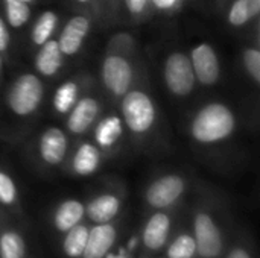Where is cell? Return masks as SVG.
I'll return each mask as SVG.
<instances>
[{"label": "cell", "mask_w": 260, "mask_h": 258, "mask_svg": "<svg viewBox=\"0 0 260 258\" xmlns=\"http://www.w3.org/2000/svg\"><path fill=\"white\" fill-rule=\"evenodd\" d=\"M235 129V116L222 103H210L198 111L192 123V135L201 143H216Z\"/></svg>", "instance_id": "6da1fadb"}, {"label": "cell", "mask_w": 260, "mask_h": 258, "mask_svg": "<svg viewBox=\"0 0 260 258\" xmlns=\"http://www.w3.org/2000/svg\"><path fill=\"white\" fill-rule=\"evenodd\" d=\"M43 97V84L34 75H23L20 76L11 91H9V106L17 116H29L32 114Z\"/></svg>", "instance_id": "7a4b0ae2"}, {"label": "cell", "mask_w": 260, "mask_h": 258, "mask_svg": "<svg viewBox=\"0 0 260 258\" xmlns=\"http://www.w3.org/2000/svg\"><path fill=\"white\" fill-rule=\"evenodd\" d=\"M122 113L128 128L134 132H146L155 119L154 103L143 91L126 93L122 102Z\"/></svg>", "instance_id": "3957f363"}, {"label": "cell", "mask_w": 260, "mask_h": 258, "mask_svg": "<svg viewBox=\"0 0 260 258\" xmlns=\"http://www.w3.org/2000/svg\"><path fill=\"white\" fill-rule=\"evenodd\" d=\"M165 81L168 88L177 96H186L193 90L195 73L190 59L184 53H172L166 59Z\"/></svg>", "instance_id": "277c9868"}, {"label": "cell", "mask_w": 260, "mask_h": 258, "mask_svg": "<svg viewBox=\"0 0 260 258\" xmlns=\"http://www.w3.org/2000/svg\"><path fill=\"white\" fill-rule=\"evenodd\" d=\"M195 245L197 252L203 258H216L222 252L221 233L213 219L206 213H198L195 217Z\"/></svg>", "instance_id": "5b68a950"}, {"label": "cell", "mask_w": 260, "mask_h": 258, "mask_svg": "<svg viewBox=\"0 0 260 258\" xmlns=\"http://www.w3.org/2000/svg\"><path fill=\"white\" fill-rule=\"evenodd\" d=\"M102 79L105 87L113 94H125L133 79V71L128 61L122 56H108L102 65Z\"/></svg>", "instance_id": "8992f818"}, {"label": "cell", "mask_w": 260, "mask_h": 258, "mask_svg": "<svg viewBox=\"0 0 260 258\" xmlns=\"http://www.w3.org/2000/svg\"><path fill=\"white\" fill-rule=\"evenodd\" d=\"M184 192V181L177 175H168L157 179L146 192L149 205L155 208H165L174 204Z\"/></svg>", "instance_id": "52a82bcc"}, {"label": "cell", "mask_w": 260, "mask_h": 258, "mask_svg": "<svg viewBox=\"0 0 260 258\" xmlns=\"http://www.w3.org/2000/svg\"><path fill=\"white\" fill-rule=\"evenodd\" d=\"M192 68L195 78L204 84L212 85L219 78V61L212 46L200 44L192 50Z\"/></svg>", "instance_id": "ba28073f"}, {"label": "cell", "mask_w": 260, "mask_h": 258, "mask_svg": "<svg viewBox=\"0 0 260 258\" xmlns=\"http://www.w3.org/2000/svg\"><path fill=\"white\" fill-rule=\"evenodd\" d=\"M116 240V230L110 224H99L91 231H88V239L85 249L82 252L84 258H104L111 249Z\"/></svg>", "instance_id": "9c48e42d"}, {"label": "cell", "mask_w": 260, "mask_h": 258, "mask_svg": "<svg viewBox=\"0 0 260 258\" xmlns=\"http://www.w3.org/2000/svg\"><path fill=\"white\" fill-rule=\"evenodd\" d=\"M88 29H90V21L85 17L82 15L73 17L61 32V36L58 41L61 52L64 55H75L81 49Z\"/></svg>", "instance_id": "30bf717a"}, {"label": "cell", "mask_w": 260, "mask_h": 258, "mask_svg": "<svg viewBox=\"0 0 260 258\" xmlns=\"http://www.w3.org/2000/svg\"><path fill=\"white\" fill-rule=\"evenodd\" d=\"M67 151L66 134L58 128L47 129L40 138V155L47 164H59Z\"/></svg>", "instance_id": "8fae6325"}, {"label": "cell", "mask_w": 260, "mask_h": 258, "mask_svg": "<svg viewBox=\"0 0 260 258\" xmlns=\"http://www.w3.org/2000/svg\"><path fill=\"white\" fill-rule=\"evenodd\" d=\"M98 113H99V103L93 97L81 99L75 105V108L69 117V122H67L69 129L75 134L85 132L90 128V125L94 122Z\"/></svg>", "instance_id": "7c38bea8"}, {"label": "cell", "mask_w": 260, "mask_h": 258, "mask_svg": "<svg viewBox=\"0 0 260 258\" xmlns=\"http://www.w3.org/2000/svg\"><path fill=\"white\" fill-rule=\"evenodd\" d=\"M169 230H171V220L166 214L163 213H157L154 214L143 231V243L148 249L151 251H157L160 248H163V245L168 240L169 236Z\"/></svg>", "instance_id": "4fadbf2b"}, {"label": "cell", "mask_w": 260, "mask_h": 258, "mask_svg": "<svg viewBox=\"0 0 260 258\" xmlns=\"http://www.w3.org/2000/svg\"><path fill=\"white\" fill-rule=\"evenodd\" d=\"M120 202L113 195H102L93 199L87 207L88 217L96 224H108L119 211Z\"/></svg>", "instance_id": "5bb4252c"}, {"label": "cell", "mask_w": 260, "mask_h": 258, "mask_svg": "<svg viewBox=\"0 0 260 258\" xmlns=\"http://www.w3.org/2000/svg\"><path fill=\"white\" fill-rule=\"evenodd\" d=\"M61 55H62V52H61V49L58 46V41L47 40L43 44L40 53L37 55V62L35 64H37L38 71L41 75H44V76L55 75L59 70L61 64H62Z\"/></svg>", "instance_id": "9a60e30c"}, {"label": "cell", "mask_w": 260, "mask_h": 258, "mask_svg": "<svg viewBox=\"0 0 260 258\" xmlns=\"http://www.w3.org/2000/svg\"><path fill=\"white\" fill-rule=\"evenodd\" d=\"M84 216V207L81 202L78 201H66L62 202L56 213H55V217H53V222H55V227L62 231V233H67L70 228H73L75 225L79 224V220L82 219Z\"/></svg>", "instance_id": "2e32d148"}, {"label": "cell", "mask_w": 260, "mask_h": 258, "mask_svg": "<svg viewBox=\"0 0 260 258\" xmlns=\"http://www.w3.org/2000/svg\"><path fill=\"white\" fill-rule=\"evenodd\" d=\"M101 161L99 151L93 144H82L73 158V169L79 175H91L96 172Z\"/></svg>", "instance_id": "e0dca14e"}, {"label": "cell", "mask_w": 260, "mask_h": 258, "mask_svg": "<svg viewBox=\"0 0 260 258\" xmlns=\"http://www.w3.org/2000/svg\"><path fill=\"white\" fill-rule=\"evenodd\" d=\"M88 239V228L85 225H75L67 231V236L62 243L64 252L70 258H78L82 255Z\"/></svg>", "instance_id": "ac0fdd59"}, {"label": "cell", "mask_w": 260, "mask_h": 258, "mask_svg": "<svg viewBox=\"0 0 260 258\" xmlns=\"http://www.w3.org/2000/svg\"><path fill=\"white\" fill-rule=\"evenodd\" d=\"M122 135V122L116 116H110L104 119L96 128V140L101 146L110 148L113 146Z\"/></svg>", "instance_id": "d6986e66"}, {"label": "cell", "mask_w": 260, "mask_h": 258, "mask_svg": "<svg viewBox=\"0 0 260 258\" xmlns=\"http://www.w3.org/2000/svg\"><path fill=\"white\" fill-rule=\"evenodd\" d=\"M260 11V0H236L230 9L229 21L233 26H242L256 17Z\"/></svg>", "instance_id": "ffe728a7"}, {"label": "cell", "mask_w": 260, "mask_h": 258, "mask_svg": "<svg viewBox=\"0 0 260 258\" xmlns=\"http://www.w3.org/2000/svg\"><path fill=\"white\" fill-rule=\"evenodd\" d=\"M26 245L23 237L15 231H6L0 237V258H23Z\"/></svg>", "instance_id": "44dd1931"}, {"label": "cell", "mask_w": 260, "mask_h": 258, "mask_svg": "<svg viewBox=\"0 0 260 258\" xmlns=\"http://www.w3.org/2000/svg\"><path fill=\"white\" fill-rule=\"evenodd\" d=\"M56 21L58 20H56V15L53 12H50V11L44 12L37 20V23L34 26V30H32V40H34V43L38 44V46L44 44L50 38L52 32L55 30Z\"/></svg>", "instance_id": "7402d4cb"}, {"label": "cell", "mask_w": 260, "mask_h": 258, "mask_svg": "<svg viewBox=\"0 0 260 258\" xmlns=\"http://www.w3.org/2000/svg\"><path fill=\"white\" fill-rule=\"evenodd\" d=\"M76 96H78V87L73 82H66L62 84L55 94L53 99V106L58 113H67L70 111V108L75 105L76 102Z\"/></svg>", "instance_id": "603a6c76"}, {"label": "cell", "mask_w": 260, "mask_h": 258, "mask_svg": "<svg viewBox=\"0 0 260 258\" xmlns=\"http://www.w3.org/2000/svg\"><path fill=\"white\" fill-rule=\"evenodd\" d=\"M6 6V17L11 26L14 27H21L30 15L29 5L21 0H5Z\"/></svg>", "instance_id": "cb8c5ba5"}, {"label": "cell", "mask_w": 260, "mask_h": 258, "mask_svg": "<svg viewBox=\"0 0 260 258\" xmlns=\"http://www.w3.org/2000/svg\"><path fill=\"white\" fill-rule=\"evenodd\" d=\"M195 254H197L195 239L190 237L189 234H183L178 239H175L168 249L169 258H193Z\"/></svg>", "instance_id": "d4e9b609"}, {"label": "cell", "mask_w": 260, "mask_h": 258, "mask_svg": "<svg viewBox=\"0 0 260 258\" xmlns=\"http://www.w3.org/2000/svg\"><path fill=\"white\" fill-rule=\"evenodd\" d=\"M15 198H17V189L14 181L5 172H0V202L5 205H11L14 204Z\"/></svg>", "instance_id": "484cf974"}, {"label": "cell", "mask_w": 260, "mask_h": 258, "mask_svg": "<svg viewBox=\"0 0 260 258\" xmlns=\"http://www.w3.org/2000/svg\"><path fill=\"white\" fill-rule=\"evenodd\" d=\"M244 62L247 71L256 82L260 81V52L257 49H247L244 52Z\"/></svg>", "instance_id": "4316f807"}, {"label": "cell", "mask_w": 260, "mask_h": 258, "mask_svg": "<svg viewBox=\"0 0 260 258\" xmlns=\"http://www.w3.org/2000/svg\"><path fill=\"white\" fill-rule=\"evenodd\" d=\"M146 3L148 0H125V5L131 14H142L146 8Z\"/></svg>", "instance_id": "83f0119b"}, {"label": "cell", "mask_w": 260, "mask_h": 258, "mask_svg": "<svg viewBox=\"0 0 260 258\" xmlns=\"http://www.w3.org/2000/svg\"><path fill=\"white\" fill-rule=\"evenodd\" d=\"M8 43H9V33L5 26V21L0 18V50H6Z\"/></svg>", "instance_id": "f1b7e54d"}, {"label": "cell", "mask_w": 260, "mask_h": 258, "mask_svg": "<svg viewBox=\"0 0 260 258\" xmlns=\"http://www.w3.org/2000/svg\"><path fill=\"white\" fill-rule=\"evenodd\" d=\"M152 3L158 8V9H171L175 6L177 0H152Z\"/></svg>", "instance_id": "f546056e"}, {"label": "cell", "mask_w": 260, "mask_h": 258, "mask_svg": "<svg viewBox=\"0 0 260 258\" xmlns=\"http://www.w3.org/2000/svg\"><path fill=\"white\" fill-rule=\"evenodd\" d=\"M229 258H251V257H250V254H248L245 249H242V248H235V249L230 252Z\"/></svg>", "instance_id": "4dcf8cb0"}, {"label": "cell", "mask_w": 260, "mask_h": 258, "mask_svg": "<svg viewBox=\"0 0 260 258\" xmlns=\"http://www.w3.org/2000/svg\"><path fill=\"white\" fill-rule=\"evenodd\" d=\"M21 2H26V3H30V2H34V0H21Z\"/></svg>", "instance_id": "1f68e13d"}, {"label": "cell", "mask_w": 260, "mask_h": 258, "mask_svg": "<svg viewBox=\"0 0 260 258\" xmlns=\"http://www.w3.org/2000/svg\"><path fill=\"white\" fill-rule=\"evenodd\" d=\"M78 2H88V0H78Z\"/></svg>", "instance_id": "d6a6232c"}, {"label": "cell", "mask_w": 260, "mask_h": 258, "mask_svg": "<svg viewBox=\"0 0 260 258\" xmlns=\"http://www.w3.org/2000/svg\"><path fill=\"white\" fill-rule=\"evenodd\" d=\"M0 67H2V58H0Z\"/></svg>", "instance_id": "836d02e7"}, {"label": "cell", "mask_w": 260, "mask_h": 258, "mask_svg": "<svg viewBox=\"0 0 260 258\" xmlns=\"http://www.w3.org/2000/svg\"><path fill=\"white\" fill-rule=\"evenodd\" d=\"M111 258H122V257H111Z\"/></svg>", "instance_id": "e575fe53"}]
</instances>
